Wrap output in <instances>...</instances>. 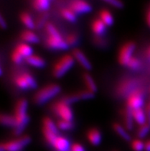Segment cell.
Here are the masks:
<instances>
[{
  "instance_id": "6da1fadb",
  "label": "cell",
  "mask_w": 150,
  "mask_h": 151,
  "mask_svg": "<svg viewBox=\"0 0 150 151\" xmlns=\"http://www.w3.org/2000/svg\"><path fill=\"white\" fill-rule=\"evenodd\" d=\"M27 109H28V101L25 98L19 99L15 107L14 116L17 122V125L13 130V134L15 136H20L30 121V117L27 114Z\"/></svg>"
},
{
  "instance_id": "7a4b0ae2",
  "label": "cell",
  "mask_w": 150,
  "mask_h": 151,
  "mask_svg": "<svg viewBox=\"0 0 150 151\" xmlns=\"http://www.w3.org/2000/svg\"><path fill=\"white\" fill-rule=\"evenodd\" d=\"M61 88L57 84H50L41 88L33 97V101L35 104L42 105L49 100L55 98L61 92Z\"/></svg>"
},
{
  "instance_id": "3957f363",
  "label": "cell",
  "mask_w": 150,
  "mask_h": 151,
  "mask_svg": "<svg viewBox=\"0 0 150 151\" xmlns=\"http://www.w3.org/2000/svg\"><path fill=\"white\" fill-rule=\"evenodd\" d=\"M74 58L70 55H65L55 62L52 68V75L56 78H60L74 66Z\"/></svg>"
},
{
  "instance_id": "277c9868",
  "label": "cell",
  "mask_w": 150,
  "mask_h": 151,
  "mask_svg": "<svg viewBox=\"0 0 150 151\" xmlns=\"http://www.w3.org/2000/svg\"><path fill=\"white\" fill-rule=\"evenodd\" d=\"M32 141L29 135L20 136L15 140L2 143L0 145V151H22Z\"/></svg>"
},
{
  "instance_id": "5b68a950",
  "label": "cell",
  "mask_w": 150,
  "mask_h": 151,
  "mask_svg": "<svg viewBox=\"0 0 150 151\" xmlns=\"http://www.w3.org/2000/svg\"><path fill=\"white\" fill-rule=\"evenodd\" d=\"M52 110L61 120L72 121L74 118V114L70 104L63 101L61 99L54 104Z\"/></svg>"
},
{
  "instance_id": "8992f818",
  "label": "cell",
  "mask_w": 150,
  "mask_h": 151,
  "mask_svg": "<svg viewBox=\"0 0 150 151\" xmlns=\"http://www.w3.org/2000/svg\"><path fill=\"white\" fill-rule=\"evenodd\" d=\"M136 47V45L134 42H126L122 46L119 52L118 55V61L121 65L126 66L129 61L133 58V54Z\"/></svg>"
},
{
  "instance_id": "52a82bcc",
  "label": "cell",
  "mask_w": 150,
  "mask_h": 151,
  "mask_svg": "<svg viewBox=\"0 0 150 151\" xmlns=\"http://www.w3.org/2000/svg\"><path fill=\"white\" fill-rule=\"evenodd\" d=\"M144 104V93L141 89H136L129 94L126 101V107L130 110L142 108Z\"/></svg>"
},
{
  "instance_id": "ba28073f",
  "label": "cell",
  "mask_w": 150,
  "mask_h": 151,
  "mask_svg": "<svg viewBox=\"0 0 150 151\" xmlns=\"http://www.w3.org/2000/svg\"><path fill=\"white\" fill-rule=\"evenodd\" d=\"M68 8L77 15L88 13L92 11V6L84 0H73L69 4Z\"/></svg>"
},
{
  "instance_id": "9c48e42d",
  "label": "cell",
  "mask_w": 150,
  "mask_h": 151,
  "mask_svg": "<svg viewBox=\"0 0 150 151\" xmlns=\"http://www.w3.org/2000/svg\"><path fill=\"white\" fill-rule=\"evenodd\" d=\"M45 45L48 48L53 50H67L69 48L65 39L62 37L48 36L45 41Z\"/></svg>"
},
{
  "instance_id": "30bf717a",
  "label": "cell",
  "mask_w": 150,
  "mask_h": 151,
  "mask_svg": "<svg viewBox=\"0 0 150 151\" xmlns=\"http://www.w3.org/2000/svg\"><path fill=\"white\" fill-rule=\"evenodd\" d=\"M72 55L74 58V59L80 64L83 68L87 71H90L92 69V65L90 61L88 58V57L84 55V53L80 49L75 48L72 51Z\"/></svg>"
},
{
  "instance_id": "8fae6325",
  "label": "cell",
  "mask_w": 150,
  "mask_h": 151,
  "mask_svg": "<svg viewBox=\"0 0 150 151\" xmlns=\"http://www.w3.org/2000/svg\"><path fill=\"white\" fill-rule=\"evenodd\" d=\"M52 147L56 151H70L71 145L66 137L58 135L52 144Z\"/></svg>"
},
{
  "instance_id": "7c38bea8",
  "label": "cell",
  "mask_w": 150,
  "mask_h": 151,
  "mask_svg": "<svg viewBox=\"0 0 150 151\" xmlns=\"http://www.w3.org/2000/svg\"><path fill=\"white\" fill-rule=\"evenodd\" d=\"M87 137L89 142L92 145L98 146L102 140V135L99 129L93 127L90 128L87 133Z\"/></svg>"
},
{
  "instance_id": "4fadbf2b",
  "label": "cell",
  "mask_w": 150,
  "mask_h": 151,
  "mask_svg": "<svg viewBox=\"0 0 150 151\" xmlns=\"http://www.w3.org/2000/svg\"><path fill=\"white\" fill-rule=\"evenodd\" d=\"M20 38L23 42L27 44H37L40 42V39L38 35L31 30L23 31L20 35Z\"/></svg>"
},
{
  "instance_id": "5bb4252c",
  "label": "cell",
  "mask_w": 150,
  "mask_h": 151,
  "mask_svg": "<svg viewBox=\"0 0 150 151\" xmlns=\"http://www.w3.org/2000/svg\"><path fill=\"white\" fill-rule=\"evenodd\" d=\"M106 25L100 19H95L91 23V29L93 34H95L97 37L100 36L106 32Z\"/></svg>"
},
{
  "instance_id": "9a60e30c",
  "label": "cell",
  "mask_w": 150,
  "mask_h": 151,
  "mask_svg": "<svg viewBox=\"0 0 150 151\" xmlns=\"http://www.w3.org/2000/svg\"><path fill=\"white\" fill-rule=\"evenodd\" d=\"M25 60L29 65H32L34 68H44L46 65V62L44 58H42L40 56L34 55L29 56L27 58H25Z\"/></svg>"
},
{
  "instance_id": "2e32d148",
  "label": "cell",
  "mask_w": 150,
  "mask_h": 151,
  "mask_svg": "<svg viewBox=\"0 0 150 151\" xmlns=\"http://www.w3.org/2000/svg\"><path fill=\"white\" fill-rule=\"evenodd\" d=\"M133 116L134 121L139 125H144L147 124V119L146 114V111H143V108H139V109H136L133 111Z\"/></svg>"
},
{
  "instance_id": "e0dca14e",
  "label": "cell",
  "mask_w": 150,
  "mask_h": 151,
  "mask_svg": "<svg viewBox=\"0 0 150 151\" xmlns=\"http://www.w3.org/2000/svg\"><path fill=\"white\" fill-rule=\"evenodd\" d=\"M15 50H16L25 59L28 57H29V56L32 55L33 53L32 48L29 45V44H27V43H25V42L17 45Z\"/></svg>"
},
{
  "instance_id": "ac0fdd59",
  "label": "cell",
  "mask_w": 150,
  "mask_h": 151,
  "mask_svg": "<svg viewBox=\"0 0 150 151\" xmlns=\"http://www.w3.org/2000/svg\"><path fill=\"white\" fill-rule=\"evenodd\" d=\"M83 80L85 84L86 87H87V90L93 92L95 94L97 91V87L95 81L93 80V78L91 77V75L88 74L87 72H84L83 74Z\"/></svg>"
},
{
  "instance_id": "d6986e66",
  "label": "cell",
  "mask_w": 150,
  "mask_h": 151,
  "mask_svg": "<svg viewBox=\"0 0 150 151\" xmlns=\"http://www.w3.org/2000/svg\"><path fill=\"white\" fill-rule=\"evenodd\" d=\"M113 128L114 131L124 140L129 141V140H131V136L126 130V128L123 127L121 124H118V123H114L113 124Z\"/></svg>"
},
{
  "instance_id": "ffe728a7",
  "label": "cell",
  "mask_w": 150,
  "mask_h": 151,
  "mask_svg": "<svg viewBox=\"0 0 150 151\" xmlns=\"http://www.w3.org/2000/svg\"><path fill=\"white\" fill-rule=\"evenodd\" d=\"M19 17H20V20H21L22 22L29 30H32V29L35 28V22L33 20L32 18V16H31L30 14H29V12H22V13L20 14Z\"/></svg>"
},
{
  "instance_id": "44dd1931",
  "label": "cell",
  "mask_w": 150,
  "mask_h": 151,
  "mask_svg": "<svg viewBox=\"0 0 150 151\" xmlns=\"http://www.w3.org/2000/svg\"><path fill=\"white\" fill-rule=\"evenodd\" d=\"M0 121H1V124L4 126L11 127H14V128L17 125V122H16L15 116H11V115L9 114H2L1 117H0Z\"/></svg>"
},
{
  "instance_id": "7402d4cb",
  "label": "cell",
  "mask_w": 150,
  "mask_h": 151,
  "mask_svg": "<svg viewBox=\"0 0 150 151\" xmlns=\"http://www.w3.org/2000/svg\"><path fill=\"white\" fill-rule=\"evenodd\" d=\"M100 19L106 26H111L113 24V17L110 11L106 9H102L100 12Z\"/></svg>"
},
{
  "instance_id": "603a6c76",
  "label": "cell",
  "mask_w": 150,
  "mask_h": 151,
  "mask_svg": "<svg viewBox=\"0 0 150 151\" xmlns=\"http://www.w3.org/2000/svg\"><path fill=\"white\" fill-rule=\"evenodd\" d=\"M49 0H33V8L41 12L47 11L49 8Z\"/></svg>"
},
{
  "instance_id": "cb8c5ba5",
  "label": "cell",
  "mask_w": 150,
  "mask_h": 151,
  "mask_svg": "<svg viewBox=\"0 0 150 151\" xmlns=\"http://www.w3.org/2000/svg\"><path fill=\"white\" fill-rule=\"evenodd\" d=\"M125 126L126 130H131L133 127V122H134V119L133 116V111L130 110L129 108L126 107L125 111Z\"/></svg>"
},
{
  "instance_id": "d4e9b609",
  "label": "cell",
  "mask_w": 150,
  "mask_h": 151,
  "mask_svg": "<svg viewBox=\"0 0 150 151\" xmlns=\"http://www.w3.org/2000/svg\"><path fill=\"white\" fill-rule=\"evenodd\" d=\"M62 17L70 22H75L77 21V15L69 8H64L61 11Z\"/></svg>"
},
{
  "instance_id": "484cf974",
  "label": "cell",
  "mask_w": 150,
  "mask_h": 151,
  "mask_svg": "<svg viewBox=\"0 0 150 151\" xmlns=\"http://www.w3.org/2000/svg\"><path fill=\"white\" fill-rule=\"evenodd\" d=\"M42 124H43L42 127L48 129V130H51L52 132L58 134L59 129L57 128V124H55L54 121L51 118H49V117H44L43 119V121H42Z\"/></svg>"
},
{
  "instance_id": "4316f807",
  "label": "cell",
  "mask_w": 150,
  "mask_h": 151,
  "mask_svg": "<svg viewBox=\"0 0 150 151\" xmlns=\"http://www.w3.org/2000/svg\"><path fill=\"white\" fill-rule=\"evenodd\" d=\"M14 82H15V85L19 88L22 89V90H28V89H30L29 84L27 82L25 77L22 75V74L20 75H18L17 77H15V79H14Z\"/></svg>"
},
{
  "instance_id": "83f0119b",
  "label": "cell",
  "mask_w": 150,
  "mask_h": 151,
  "mask_svg": "<svg viewBox=\"0 0 150 151\" xmlns=\"http://www.w3.org/2000/svg\"><path fill=\"white\" fill-rule=\"evenodd\" d=\"M42 134L44 135V137L46 141H47V143L51 146L55 142V139L58 136V134H55V133L52 132V131L48 130V129L44 128V127H42Z\"/></svg>"
},
{
  "instance_id": "f1b7e54d",
  "label": "cell",
  "mask_w": 150,
  "mask_h": 151,
  "mask_svg": "<svg viewBox=\"0 0 150 151\" xmlns=\"http://www.w3.org/2000/svg\"><path fill=\"white\" fill-rule=\"evenodd\" d=\"M45 30L48 33V36H52V37H61V34L58 32L55 25L53 24H51L49 22H47V23L44 25Z\"/></svg>"
},
{
  "instance_id": "f546056e",
  "label": "cell",
  "mask_w": 150,
  "mask_h": 151,
  "mask_svg": "<svg viewBox=\"0 0 150 151\" xmlns=\"http://www.w3.org/2000/svg\"><path fill=\"white\" fill-rule=\"evenodd\" d=\"M56 124H57V128L61 130H70L74 128V124L72 121H67L60 119L57 121Z\"/></svg>"
},
{
  "instance_id": "4dcf8cb0",
  "label": "cell",
  "mask_w": 150,
  "mask_h": 151,
  "mask_svg": "<svg viewBox=\"0 0 150 151\" xmlns=\"http://www.w3.org/2000/svg\"><path fill=\"white\" fill-rule=\"evenodd\" d=\"M77 96H78L79 101L80 100H88V99H92L94 98L95 94L93 92L90 91L88 90H84V91H80L76 93Z\"/></svg>"
},
{
  "instance_id": "1f68e13d",
  "label": "cell",
  "mask_w": 150,
  "mask_h": 151,
  "mask_svg": "<svg viewBox=\"0 0 150 151\" xmlns=\"http://www.w3.org/2000/svg\"><path fill=\"white\" fill-rule=\"evenodd\" d=\"M22 75L25 77V78L26 79L27 82H28V84H29L30 89H35V88H37L38 84H37L36 81H35L34 77L31 75L30 73L24 72L22 74Z\"/></svg>"
},
{
  "instance_id": "d6a6232c",
  "label": "cell",
  "mask_w": 150,
  "mask_h": 151,
  "mask_svg": "<svg viewBox=\"0 0 150 151\" xmlns=\"http://www.w3.org/2000/svg\"><path fill=\"white\" fill-rule=\"evenodd\" d=\"M150 131V125L149 124H146L144 125L139 126L138 131H137V136L139 138H144Z\"/></svg>"
},
{
  "instance_id": "836d02e7",
  "label": "cell",
  "mask_w": 150,
  "mask_h": 151,
  "mask_svg": "<svg viewBox=\"0 0 150 151\" xmlns=\"http://www.w3.org/2000/svg\"><path fill=\"white\" fill-rule=\"evenodd\" d=\"M48 17V15L47 13V12H42L41 15L36 19V21H35V27L40 28L43 25H45V24L47 23L46 22V20H47Z\"/></svg>"
},
{
  "instance_id": "e575fe53",
  "label": "cell",
  "mask_w": 150,
  "mask_h": 151,
  "mask_svg": "<svg viewBox=\"0 0 150 151\" xmlns=\"http://www.w3.org/2000/svg\"><path fill=\"white\" fill-rule=\"evenodd\" d=\"M131 147L134 151H143L145 150V143L139 139L133 140L132 141Z\"/></svg>"
},
{
  "instance_id": "d590c367",
  "label": "cell",
  "mask_w": 150,
  "mask_h": 151,
  "mask_svg": "<svg viewBox=\"0 0 150 151\" xmlns=\"http://www.w3.org/2000/svg\"><path fill=\"white\" fill-rule=\"evenodd\" d=\"M65 41H66L67 44L68 45L69 47L70 46H75L79 42V38L78 36L76 34H74V33H71V34L68 35L65 38Z\"/></svg>"
},
{
  "instance_id": "8d00e7d4",
  "label": "cell",
  "mask_w": 150,
  "mask_h": 151,
  "mask_svg": "<svg viewBox=\"0 0 150 151\" xmlns=\"http://www.w3.org/2000/svg\"><path fill=\"white\" fill-rule=\"evenodd\" d=\"M140 66H141L140 61H139V60L136 57L132 58L131 59H130V61H129V63H128L127 65H126V67L132 69V70H134V71L138 70V69L140 68Z\"/></svg>"
},
{
  "instance_id": "74e56055",
  "label": "cell",
  "mask_w": 150,
  "mask_h": 151,
  "mask_svg": "<svg viewBox=\"0 0 150 151\" xmlns=\"http://www.w3.org/2000/svg\"><path fill=\"white\" fill-rule=\"evenodd\" d=\"M11 58L14 63L18 64V65L21 64L23 61V60H24V58H23L16 50H14L13 52H11Z\"/></svg>"
},
{
  "instance_id": "f35d334b",
  "label": "cell",
  "mask_w": 150,
  "mask_h": 151,
  "mask_svg": "<svg viewBox=\"0 0 150 151\" xmlns=\"http://www.w3.org/2000/svg\"><path fill=\"white\" fill-rule=\"evenodd\" d=\"M103 1L117 9H122L124 6L123 2H122L121 0H103Z\"/></svg>"
},
{
  "instance_id": "ab89813d",
  "label": "cell",
  "mask_w": 150,
  "mask_h": 151,
  "mask_svg": "<svg viewBox=\"0 0 150 151\" xmlns=\"http://www.w3.org/2000/svg\"><path fill=\"white\" fill-rule=\"evenodd\" d=\"M70 151H85V150L81 144L75 143V144H71Z\"/></svg>"
},
{
  "instance_id": "60d3db41",
  "label": "cell",
  "mask_w": 150,
  "mask_h": 151,
  "mask_svg": "<svg viewBox=\"0 0 150 151\" xmlns=\"http://www.w3.org/2000/svg\"><path fill=\"white\" fill-rule=\"evenodd\" d=\"M146 114L147 124L150 125V103L149 102L147 104L146 107Z\"/></svg>"
},
{
  "instance_id": "b9f144b4",
  "label": "cell",
  "mask_w": 150,
  "mask_h": 151,
  "mask_svg": "<svg viewBox=\"0 0 150 151\" xmlns=\"http://www.w3.org/2000/svg\"><path fill=\"white\" fill-rule=\"evenodd\" d=\"M0 26L2 27V29H5L7 28V24H6V22L5 21L2 15H0Z\"/></svg>"
},
{
  "instance_id": "7bdbcfd3",
  "label": "cell",
  "mask_w": 150,
  "mask_h": 151,
  "mask_svg": "<svg viewBox=\"0 0 150 151\" xmlns=\"http://www.w3.org/2000/svg\"><path fill=\"white\" fill-rule=\"evenodd\" d=\"M145 150L150 151V140L145 143Z\"/></svg>"
},
{
  "instance_id": "ee69618b",
  "label": "cell",
  "mask_w": 150,
  "mask_h": 151,
  "mask_svg": "<svg viewBox=\"0 0 150 151\" xmlns=\"http://www.w3.org/2000/svg\"><path fill=\"white\" fill-rule=\"evenodd\" d=\"M146 22L150 28V9L149 10L146 15Z\"/></svg>"
},
{
  "instance_id": "f6af8a7d",
  "label": "cell",
  "mask_w": 150,
  "mask_h": 151,
  "mask_svg": "<svg viewBox=\"0 0 150 151\" xmlns=\"http://www.w3.org/2000/svg\"><path fill=\"white\" fill-rule=\"evenodd\" d=\"M147 55H148L149 57L150 58V47H149V48L148 51H147Z\"/></svg>"
},
{
  "instance_id": "bcb514c9",
  "label": "cell",
  "mask_w": 150,
  "mask_h": 151,
  "mask_svg": "<svg viewBox=\"0 0 150 151\" xmlns=\"http://www.w3.org/2000/svg\"><path fill=\"white\" fill-rule=\"evenodd\" d=\"M149 91H150V89H149Z\"/></svg>"
},
{
  "instance_id": "7dc6e473",
  "label": "cell",
  "mask_w": 150,
  "mask_h": 151,
  "mask_svg": "<svg viewBox=\"0 0 150 151\" xmlns=\"http://www.w3.org/2000/svg\"><path fill=\"white\" fill-rule=\"evenodd\" d=\"M149 103H150V101H149Z\"/></svg>"
}]
</instances>
